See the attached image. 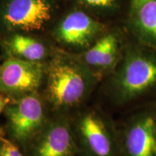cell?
<instances>
[{
    "label": "cell",
    "instance_id": "4",
    "mask_svg": "<svg viewBox=\"0 0 156 156\" xmlns=\"http://www.w3.org/2000/svg\"><path fill=\"white\" fill-rule=\"evenodd\" d=\"M4 112L9 138L25 148L48 119L45 100L38 92L12 99Z\"/></svg>",
    "mask_w": 156,
    "mask_h": 156
},
{
    "label": "cell",
    "instance_id": "2",
    "mask_svg": "<svg viewBox=\"0 0 156 156\" xmlns=\"http://www.w3.org/2000/svg\"><path fill=\"white\" fill-rule=\"evenodd\" d=\"M101 80L83 60L57 56L46 69L45 99L63 114L81 105Z\"/></svg>",
    "mask_w": 156,
    "mask_h": 156
},
{
    "label": "cell",
    "instance_id": "13",
    "mask_svg": "<svg viewBox=\"0 0 156 156\" xmlns=\"http://www.w3.org/2000/svg\"><path fill=\"white\" fill-rule=\"evenodd\" d=\"M0 156H28L21 151L19 146L0 134Z\"/></svg>",
    "mask_w": 156,
    "mask_h": 156
},
{
    "label": "cell",
    "instance_id": "1",
    "mask_svg": "<svg viewBox=\"0 0 156 156\" xmlns=\"http://www.w3.org/2000/svg\"><path fill=\"white\" fill-rule=\"evenodd\" d=\"M106 90L112 102L126 106L156 96V50L140 44L125 48L108 75Z\"/></svg>",
    "mask_w": 156,
    "mask_h": 156
},
{
    "label": "cell",
    "instance_id": "11",
    "mask_svg": "<svg viewBox=\"0 0 156 156\" xmlns=\"http://www.w3.org/2000/svg\"><path fill=\"white\" fill-rule=\"evenodd\" d=\"M129 24L137 43L156 50V0L131 12Z\"/></svg>",
    "mask_w": 156,
    "mask_h": 156
},
{
    "label": "cell",
    "instance_id": "10",
    "mask_svg": "<svg viewBox=\"0 0 156 156\" xmlns=\"http://www.w3.org/2000/svg\"><path fill=\"white\" fill-rule=\"evenodd\" d=\"M122 56L119 36L110 32L99 37L85 52L82 60L102 78L114 71Z\"/></svg>",
    "mask_w": 156,
    "mask_h": 156
},
{
    "label": "cell",
    "instance_id": "16",
    "mask_svg": "<svg viewBox=\"0 0 156 156\" xmlns=\"http://www.w3.org/2000/svg\"><path fill=\"white\" fill-rule=\"evenodd\" d=\"M151 0H130V12Z\"/></svg>",
    "mask_w": 156,
    "mask_h": 156
},
{
    "label": "cell",
    "instance_id": "8",
    "mask_svg": "<svg viewBox=\"0 0 156 156\" xmlns=\"http://www.w3.org/2000/svg\"><path fill=\"white\" fill-rule=\"evenodd\" d=\"M51 17V6L46 0H9L4 11V24L9 30H41Z\"/></svg>",
    "mask_w": 156,
    "mask_h": 156
},
{
    "label": "cell",
    "instance_id": "14",
    "mask_svg": "<svg viewBox=\"0 0 156 156\" xmlns=\"http://www.w3.org/2000/svg\"><path fill=\"white\" fill-rule=\"evenodd\" d=\"M83 2L93 8L111 9L116 7L120 0H83Z\"/></svg>",
    "mask_w": 156,
    "mask_h": 156
},
{
    "label": "cell",
    "instance_id": "15",
    "mask_svg": "<svg viewBox=\"0 0 156 156\" xmlns=\"http://www.w3.org/2000/svg\"><path fill=\"white\" fill-rule=\"evenodd\" d=\"M12 98L7 95L0 93V115L2 113L7 105L10 103Z\"/></svg>",
    "mask_w": 156,
    "mask_h": 156
},
{
    "label": "cell",
    "instance_id": "5",
    "mask_svg": "<svg viewBox=\"0 0 156 156\" xmlns=\"http://www.w3.org/2000/svg\"><path fill=\"white\" fill-rule=\"evenodd\" d=\"M119 136L122 156H156V103L134 112Z\"/></svg>",
    "mask_w": 156,
    "mask_h": 156
},
{
    "label": "cell",
    "instance_id": "12",
    "mask_svg": "<svg viewBox=\"0 0 156 156\" xmlns=\"http://www.w3.org/2000/svg\"><path fill=\"white\" fill-rule=\"evenodd\" d=\"M6 46L13 57L25 61L41 62L46 56L45 45L33 37L15 34L6 41Z\"/></svg>",
    "mask_w": 156,
    "mask_h": 156
},
{
    "label": "cell",
    "instance_id": "9",
    "mask_svg": "<svg viewBox=\"0 0 156 156\" xmlns=\"http://www.w3.org/2000/svg\"><path fill=\"white\" fill-rule=\"evenodd\" d=\"M104 30V25L82 11L64 18L56 30V36L64 44L85 47L95 41Z\"/></svg>",
    "mask_w": 156,
    "mask_h": 156
},
{
    "label": "cell",
    "instance_id": "3",
    "mask_svg": "<svg viewBox=\"0 0 156 156\" xmlns=\"http://www.w3.org/2000/svg\"><path fill=\"white\" fill-rule=\"evenodd\" d=\"M73 127L79 153L84 156H119V136L114 123L97 109L78 115Z\"/></svg>",
    "mask_w": 156,
    "mask_h": 156
},
{
    "label": "cell",
    "instance_id": "7",
    "mask_svg": "<svg viewBox=\"0 0 156 156\" xmlns=\"http://www.w3.org/2000/svg\"><path fill=\"white\" fill-rule=\"evenodd\" d=\"M45 75L46 69L41 62L11 56L0 65V93L15 99L38 92Z\"/></svg>",
    "mask_w": 156,
    "mask_h": 156
},
{
    "label": "cell",
    "instance_id": "6",
    "mask_svg": "<svg viewBox=\"0 0 156 156\" xmlns=\"http://www.w3.org/2000/svg\"><path fill=\"white\" fill-rule=\"evenodd\" d=\"M26 149L28 156H76L79 149L73 123L63 114L48 119Z\"/></svg>",
    "mask_w": 156,
    "mask_h": 156
}]
</instances>
